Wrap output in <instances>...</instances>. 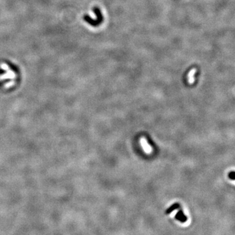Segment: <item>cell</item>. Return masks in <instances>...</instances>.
I'll return each mask as SVG.
<instances>
[{
	"label": "cell",
	"instance_id": "1",
	"mask_svg": "<svg viewBox=\"0 0 235 235\" xmlns=\"http://www.w3.org/2000/svg\"><path fill=\"white\" fill-rule=\"evenodd\" d=\"M140 142H141V144L142 145V146L144 150L145 151V152H146V154H148L152 152L153 149H152V148L150 146V145L148 143L147 140L146 139V138L142 137L141 139H140Z\"/></svg>",
	"mask_w": 235,
	"mask_h": 235
},
{
	"label": "cell",
	"instance_id": "3",
	"mask_svg": "<svg viewBox=\"0 0 235 235\" xmlns=\"http://www.w3.org/2000/svg\"><path fill=\"white\" fill-rule=\"evenodd\" d=\"M180 208V204L179 203H175L172 205H171L169 208L166 210L165 212V213L166 214H170L171 212H173L174 210H176V209H178Z\"/></svg>",
	"mask_w": 235,
	"mask_h": 235
},
{
	"label": "cell",
	"instance_id": "5",
	"mask_svg": "<svg viewBox=\"0 0 235 235\" xmlns=\"http://www.w3.org/2000/svg\"><path fill=\"white\" fill-rule=\"evenodd\" d=\"M229 178H231L232 180L234 179V172L233 171L229 174Z\"/></svg>",
	"mask_w": 235,
	"mask_h": 235
},
{
	"label": "cell",
	"instance_id": "4",
	"mask_svg": "<svg viewBox=\"0 0 235 235\" xmlns=\"http://www.w3.org/2000/svg\"><path fill=\"white\" fill-rule=\"evenodd\" d=\"M195 70H193L191 73H190V74H189V82H190V83H192L193 82H194V78H193V75H194V73H195Z\"/></svg>",
	"mask_w": 235,
	"mask_h": 235
},
{
	"label": "cell",
	"instance_id": "2",
	"mask_svg": "<svg viewBox=\"0 0 235 235\" xmlns=\"http://www.w3.org/2000/svg\"><path fill=\"white\" fill-rule=\"evenodd\" d=\"M175 219L181 223H185L187 222V220H188V218L184 215L183 211L181 210H179L176 214Z\"/></svg>",
	"mask_w": 235,
	"mask_h": 235
}]
</instances>
